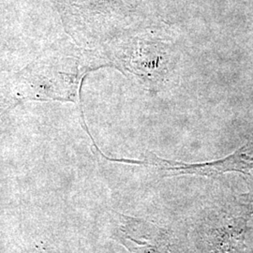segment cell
I'll list each match as a JSON object with an SVG mask.
<instances>
[{
    "mask_svg": "<svg viewBox=\"0 0 253 253\" xmlns=\"http://www.w3.org/2000/svg\"><path fill=\"white\" fill-rule=\"evenodd\" d=\"M144 164L156 166L166 172V175L195 174L208 177H216L222 173L239 172L247 173L253 169V135L235 152L223 159L211 163H185L172 162L150 155Z\"/></svg>",
    "mask_w": 253,
    "mask_h": 253,
    "instance_id": "obj_1",
    "label": "cell"
},
{
    "mask_svg": "<svg viewBox=\"0 0 253 253\" xmlns=\"http://www.w3.org/2000/svg\"><path fill=\"white\" fill-rule=\"evenodd\" d=\"M167 46L159 41L137 40L127 45L123 65L148 85L163 81L169 70L170 58Z\"/></svg>",
    "mask_w": 253,
    "mask_h": 253,
    "instance_id": "obj_2",
    "label": "cell"
},
{
    "mask_svg": "<svg viewBox=\"0 0 253 253\" xmlns=\"http://www.w3.org/2000/svg\"><path fill=\"white\" fill-rule=\"evenodd\" d=\"M116 239L130 253H168L169 236L153 223L116 213Z\"/></svg>",
    "mask_w": 253,
    "mask_h": 253,
    "instance_id": "obj_3",
    "label": "cell"
},
{
    "mask_svg": "<svg viewBox=\"0 0 253 253\" xmlns=\"http://www.w3.org/2000/svg\"><path fill=\"white\" fill-rule=\"evenodd\" d=\"M249 217H234L212 231L211 245L214 253H243Z\"/></svg>",
    "mask_w": 253,
    "mask_h": 253,
    "instance_id": "obj_4",
    "label": "cell"
},
{
    "mask_svg": "<svg viewBox=\"0 0 253 253\" xmlns=\"http://www.w3.org/2000/svg\"><path fill=\"white\" fill-rule=\"evenodd\" d=\"M244 180L247 184L248 190L241 194V208H242V216L249 217L253 215V175L250 172L243 173Z\"/></svg>",
    "mask_w": 253,
    "mask_h": 253,
    "instance_id": "obj_5",
    "label": "cell"
}]
</instances>
